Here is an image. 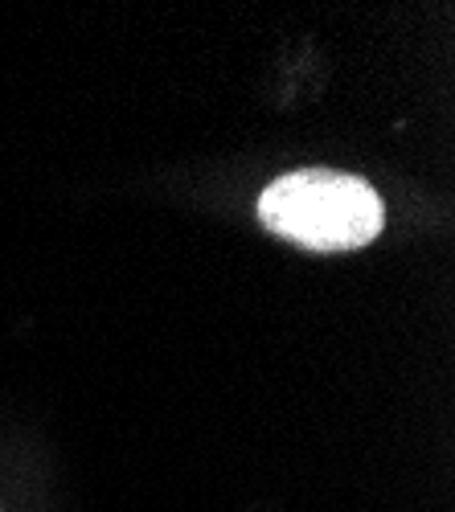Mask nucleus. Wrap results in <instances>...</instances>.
Here are the masks:
<instances>
[{"mask_svg": "<svg viewBox=\"0 0 455 512\" xmlns=\"http://www.w3.org/2000/svg\"><path fill=\"white\" fill-rule=\"evenodd\" d=\"M259 222L304 250L337 254L374 242L386 222V205L374 185L333 168H300L267 185Z\"/></svg>", "mask_w": 455, "mask_h": 512, "instance_id": "obj_1", "label": "nucleus"}]
</instances>
